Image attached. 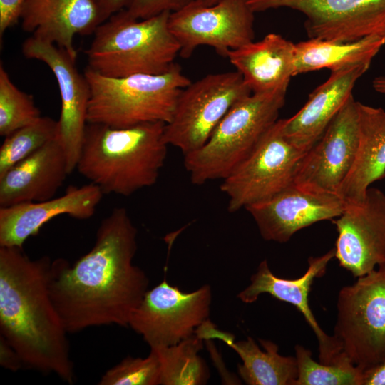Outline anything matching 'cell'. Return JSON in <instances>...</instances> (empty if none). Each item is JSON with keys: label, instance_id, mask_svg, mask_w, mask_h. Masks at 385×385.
I'll return each mask as SVG.
<instances>
[{"label": "cell", "instance_id": "1", "mask_svg": "<svg viewBox=\"0 0 385 385\" xmlns=\"http://www.w3.org/2000/svg\"><path fill=\"white\" fill-rule=\"evenodd\" d=\"M137 234L126 209L116 207L100 223L89 252L72 265L63 258L52 261L50 294L68 333L128 327L149 284L145 272L133 264Z\"/></svg>", "mask_w": 385, "mask_h": 385}, {"label": "cell", "instance_id": "2", "mask_svg": "<svg viewBox=\"0 0 385 385\" xmlns=\"http://www.w3.org/2000/svg\"><path fill=\"white\" fill-rule=\"evenodd\" d=\"M51 262L48 256L30 259L22 247H0L1 336L24 365L72 384L68 332L49 291Z\"/></svg>", "mask_w": 385, "mask_h": 385}, {"label": "cell", "instance_id": "3", "mask_svg": "<svg viewBox=\"0 0 385 385\" xmlns=\"http://www.w3.org/2000/svg\"><path fill=\"white\" fill-rule=\"evenodd\" d=\"M165 125L154 122L117 128L87 123L76 168L104 194L129 196L150 187L166 159Z\"/></svg>", "mask_w": 385, "mask_h": 385}, {"label": "cell", "instance_id": "4", "mask_svg": "<svg viewBox=\"0 0 385 385\" xmlns=\"http://www.w3.org/2000/svg\"><path fill=\"white\" fill-rule=\"evenodd\" d=\"M169 15L138 19L125 9L113 14L93 33L86 51L87 68L112 78L166 73L180 51L169 29Z\"/></svg>", "mask_w": 385, "mask_h": 385}, {"label": "cell", "instance_id": "5", "mask_svg": "<svg viewBox=\"0 0 385 385\" xmlns=\"http://www.w3.org/2000/svg\"><path fill=\"white\" fill-rule=\"evenodd\" d=\"M91 96L87 123L117 128L143 123H168L182 90L191 81L175 63L166 73L112 78L86 68Z\"/></svg>", "mask_w": 385, "mask_h": 385}, {"label": "cell", "instance_id": "6", "mask_svg": "<svg viewBox=\"0 0 385 385\" xmlns=\"http://www.w3.org/2000/svg\"><path fill=\"white\" fill-rule=\"evenodd\" d=\"M287 87L251 93L237 101L199 149L184 155V165L193 184L224 179L252 150L278 120Z\"/></svg>", "mask_w": 385, "mask_h": 385}, {"label": "cell", "instance_id": "7", "mask_svg": "<svg viewBox=\"0 0 385 385\" xmlns=\"http://www.w3.org/2000/svg\"><path fill=\"white\" fill-rule=\"evenodd\" d=\"M334 334L342 354L363 373L385 362V267L341 289Z\"/></svg>", "mask_w": 385, "mask_h": 385}, {"label": "cell", "instance_id": "8", "mask_svg": "<svg viewBox=\"0 0 385 385\" xmlns=\"http://www.w3.org/2000/svg\"><path fill=\"white\" fill-rule=\"evenodd\" d=\"M252 93L237 71L208 74L184 88L163 138L186 155L200 148L229 110Z\"/></svg>", "mask_w": 385, "mask_h": 385}, {"label": "cell", "instance_id": "9", "mask_svg": "<svg viewBox=\"0 0 385 385\" xmlns=\"http://www.w3.org/2000/svg\"><path fill=\"white\" fill-rule=\"evenodd\" d=\"M307 151L284 135L278 119L250 153L224 179L221 191L230 212L270 198L292 183L298 163Z\"/></svg>", "mask_w": 385, "mask_h": 385}, {"label": "cell", "instance_id": "10", "mask_svg": "<svg viewBox=\"0 0 385 385\" xmlns=\"http://www.w3.org/2000/svg\"><path fill=\"white\" fill-rule=\"evenodd\" d=\"M211 301L208 284L183 292L164 279L145 292L131 312L128 327L140 334L150 349L174 345L194 334L208 319Z\"/></svg>", "mask_w": 385, "mask_h": 385}, {"label": "cell", "instance_id": "11", "mask_svg": "<svg viewBox=\"0 0 385 385\" xmlns=\"http://www.w3.org/2000/svg\"><path fill=\"white\" fill-rule=\"evenodd\" d=\"M168 26L178 41L180 56L189 58L200 46L220 56L253 41L254 12L247 0H219L205 6L193 0L170 13Z\"/></svg>", "mask_w": 385, "mask_h": 385}, {"label": "cell", "instance_id": "12", "mask_svg": "<svg viewBox=\"0 0 385 385\" xmlns=\"http://www.w3.org/2000/svg\"><path fill=\"white\" fill-rule=\"evenodd\" d=\"M252 11L288 8L305 16L309 38L349 42L385 36V0H247Z\"/></svg>", "mask_w": 385, "mask_h": 385}, {"label": "cell", "instance_id": "13", "mask_svg": "<svg viewBox=\"0 0 385 385\" xmlns=\"http://www.w3.org/2000/svg\"><path fill=\"white\" fill-rule=\"evenodd\" d=\"M358 143V102L352 95L301 159L292 184L312 192L337 194L352 167Z\"/></svg>", "mask_w": 385, "mask_h": 385}, {"label": "cell", "instance_id": "14", "mask_svg": "<svg viewBox=\"0 0 385 385\" xmlns=\"http://www.w3.org/2000/svg\"><path fill=\"white\" fill-rule=\"evenodd\" d=\"M25 57L43 62L56 77L61 96V113L57 138L65 153L68 170L76 169L87 125L90 86L74 60L56 44L34 36L22 45Z\"/></svg>", "mask_w": 385, "mask_h": 385}, {"label": "cell", "instance_id": "15", "mask_svg": "<svg viewBox=\"0 0 385 385\" xmlns=\"http://www.w3.org/2000/svg\"><path fill=\"white\" fill-rule=\"evenodd\" d=\"M332 222L338 233L335 257L341 267L355 277L385 267L384 192L369 187L361 200L346 202Z\"/></svg>", "mask_w": 385, "mask_h": 385}, {"label": "cell", "instance_id": "16", "mask_svg": "<svg viewBox=\"0 0 385 385\" xmlns=\"http://www.w3.org/2000/svg\"><path fill=\"white\" fill-rule=\"evenodd\" d=\"M346 203L337 194L312 192L292 183L245 209L265 240L284 243L304 227L338 217Z\"/></svg>", "mask_w": 385, "mask_h": 385}, {"label": "cell", "instance_id": "17", "mask_svg": "<svg viewBox=\"0 0 385 385\" xmlns=\"http://www.w3.org/2000/svg\"><path fill=\"white\" fill-rule=\"evenodd\" d=\"M334 257V247L321 256L309 257V266L305 273L294 279L275 276L267 260H264L251 276L250 285L237 294V298L246 304L256 302L261 294L267 293L294 305L314 331L319 344V361L324 364L337 363L344 356L334 337L327 334L320 327L310 309L308 298L314 279L324 274L329 262Z\"/></svg>", "mask_w": 385, "mask_h": 385}, {"label": "cell", "instance_id": "18", "mask_svg": "<svg viewBox=\"0 0 385 385\" xmlns=\"http://www.w3.org/2000/svg\"><path fill=\"white\" fill-rule=\"evenodd\" d=\"M103 194L90 183L70 186L58 197L0 207V247H22L29 237L37 235L46 222L59 215L78 220L91 217Z\"/></svg>", "mask_w": 385, "mask_h": 385}, {"label": "cell", "instance_id": "19", "mask_svg": "<svg viewBox=\"0 0 385 385\" xmlns=\"http://www.w3.org/2000/svg\"><path fill=\"white\" fill-rule=\"evenodd\" d=\"M20 19L24 31L56 44L74 60V36L93 34L105 21L96 0H26Z\"/></svg>", "mask_w": 385, "mask_h": 385}, {"label": "cell", "instance_id": "20", "mask_svg": "<svg viewBox=\"0 0 385 385\" xmlns=\"http://www.w3.org/2000/svg\"><path fill=\"white\" fill-rule=\"evenodd\" d=\"M370 65L360 63L331 71L329 78L309 96L297 113L282 119L284 136L297 148L308 151L352 96L356 81Z\"/></svg>", "mask_w": 385, "mask_h": 385}, {"label": "cell", "instance_id": "21", "mask_svg": "<svg viewBox=\"0 0 385 385\" xmlns=\"http://www.w3.org/2000/svg\"><path fill=\"white\" fill-rule=\"evenodd\" d=\"M68 175L56 137L0 176V207L53 198Z\"/></svg>", "mask_w": 385, "mask_h": 385}, {"label": "cell", "instance_id": "22", "mask_svg": "<svg viewBox=\"0 0 385 385\" xmlns=\"http://www.w3.org/2000/svg\"><path fill=\"white\" fill-rule=\"evenodd\" d=\"M227 58L252 93L288 87L295 74V43L271 33L262 40L230 51Z\"/></svg>", "mask_w": 385, "mask_h": 385}, {"label": "cell", "instance_id": "23", "mask_svg": "<svg viewBox=\"0 0 385 385\" xmlns=\"http://www.w3.org/2000/svg\"><path fill=\"white\" fill-rule=\"evenodd\" d=\"M195 334L203 340L220 339L235 350L242 361L237 366L239 374L248 385H294L297 378L295 356L280 355L278 346L271 341L259 339L264 351L250 337L235 342L232 334L219 330L209 319Z\"/></svg>", "mask_w": 385, "mask_h": 385}, {"label": "cell", "instance_id": "24", "mask_svg": "<svg viewBox=\"0 0 385 385\" xmlns=\"http://www.w3.org/2000/svg\"><path fill=\"white\" fill-rule=\"evenodd\" d=\"M359 143L352 167L337 194L361 200L374 182L385 178V111L358 102Z\"/></svg>", "mask_w": 385, "mask_h": 385}, {"label": "cell", "instance_id": "25", "mask_svg": "<svg viewBox=\"0 0 385 385\" xmlns=\"http://www.w3.org/2000/svg\"><path fill=\"white\" fill-rule=\"evenodd\" d=\"M384 44L385 36L376 34L349 42L309 38L295 43L294 74L371 63Z\"/></svg>", "mask_w": 385, "mask_h": 385}, {"label": "cell", "instance_id": "26", "mask_svg": "<svg viewBox=\"0 0 385 385\" xmlns=\"http://www.w3.org/2000/svg\"><path fill=\"white\" fill-rule=\"evenodd\" d=\"M203 339L195 333L174 345L155 351L160 366L162 385L205 384L210 378L209 369L198 354Z\"/></svg>", "mask_w": 385, "mask_h": 385}, {"label": "cell", "instance_id": "27", "mask_svg": "<svg viewBox=\"0 0 385 385\" xmlns=\"http://www.w3.org/2000/svg\"><path fill=\"white\" fill-rule=\"evenodd\" d=\"M57 134L58 120L41 116L5 137L0 148V176L55 139Z\"/></svg>", "mask_w": 385, "mask_h": 385}, {"label": "cell", "instance_id": "28", "mask_svg": "<svg viewBox=\"0 0 385 385\" xmlns=\"http://www.w3.org/2000/svg\"><path fill=\"white\" fill-rule=\"evenodd\" d=\"M298 376L294 385H362L363 371L347 358L324 364L315 361L304 346H295Z\"/></svg>", "mask_w": 385, "mask_h": 385}, {"label": "cell", "instance_id": "29", "mask_svg": "<svg viewBox=\"0 0 385 385\" xmlns=\"http://www.w3.org/2000/svg\"><path fill=\"white\" fill-rule=\"evenodd\" d=\"M41 115L31 95L19 89L0 65V135L6 137L15 130L37 120Z\"/></svg>", "mask_w": 385, "mask_h": 385}, {"label": "cell", "instance_id": "30", "mask_svg": "<svg viewBox=\"0 0 385 385\" xmlns=\"http://www.w3.org/2000/svg\"><path fill=\"white\" fill-rule=\"evenodd\" d=\"M100 385H158L160 366L155 351L150 349L145 358L127 356L108 369L100 379Z\"/></svg>", "mask_w": 385, "mask_h": 385}, {"label": "cell", "instance_id": "31", "mask_svg": "<svg viewBox=\"0 0 385 385\" xmlns=\"http://www.w3.org/2000/svg\"><path fill=\"white\" fill-rule=\"evenodd\" d=\"M193 0H132L125 9L130 16L143 19L163 12L172 13L184 7Z\"/></svg>", "mask_w": 385, "mask_h": 385}, {"label": "cell", "instance_id": "32", "mask_svg": "<svg viewBox=\"0 0 385 385\" xmlns=\"http://www.w3.org/2000/svg\"><path fill=\"white\" fill-rule=\"evenodd\" d=\"M26 0H0V38L5 31L16 25L21 19V14Z\"/></svg>", "mask_w": 385, "mask_h": 385}, {"label": "cell", "instance_id": "33", "mask_svg": "<svg viewBox=\"0 0 385 385\" xmlns=\"http://www.w3.org/2000/svg\"><path fill=\"white\" fill-rule=\"evenodd\" d=\"M0 364L11 371H18L24 365L17 351L1 336L0 337Z\"/></svg>", "mask_w": 385, "mask_h": 385}, {"label": "cell", "instance_id": "34", "mask_svg": "<svg viewBox=\"0 0 385 385\" xmlns=\"http://www.w3.org/2000/svg\"><path fill=\"white\" fill-rule=\"evenodd\" d=\"M104 21L113 14L125 9L132 0H96Z\"/></svg>", "mask_w": 385, "mask_h": 385}, {"label": "cell", "instance_id": "35", "mask_svg": "<svg viewBox=\"0 0 385 385\" xmlns=\"http://www.w3.org/2000/svg\"><path fill=\"white\" fill-rule=\"evenodd\" d=\"M362 385H385V362L365 371Z\"/></svg>", "mask_w": 385, "mask_h": 385}, {"label": "cell", "instance_id": "36", "mask_svg": "<svg viewBox=\"0 0 385 385\" xmlns=\"http://www.w3.org/2000/svg\"><path fill=\"white\" fill-rule=\"evenodd\" d=\"M374 89L381 93L385 94V76H377L372 81Z\"/></svg>", "mask_w": 385, "mask_h": 385}, {"label": "cell", "instance_id": "37", "mask_svg": "<svg viewBox=\"0 0 385 385\" xmlns=\"http://www.w3.org/2000/svg\"><path fill=\"white\" fill-rule=\"evenodd\" d=\"M195 1L205 6H210L215 4L219 0H195Z\"/></svg>", "mask_w": 385, "mask_h": 385}]
</instances>
